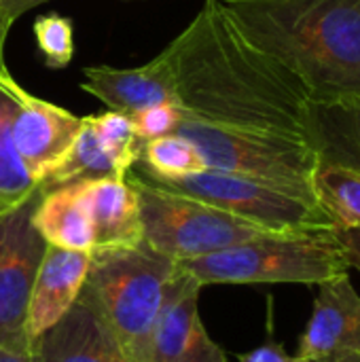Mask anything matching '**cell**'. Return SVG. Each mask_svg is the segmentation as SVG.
<instances>
[{"label":"cell","mask_w":360,"mask_h":362,"mask_svg":"<svg viewBox=\"0 0 360 362\" xmlns=\"http://www.w3.org/2000/svg\"><path fill=\"white\" fill-rule=\"evenodd\" d=\"M161 53L182 117L312 142L308 89L240 30L223 0H206Z\"/></svg>","instance_id":"1"},{"label":"cell","mask_w":360,"mask_h":362,"mask_svg":"<svg viewBox=\"0 0 360 362\" xmlns=\"http://www.w3.org/2000/svg\"><path fill=\"white\" fill-rule=\"evenodd\" d=\"M223 6L303 83L312 102L360 98V0H223Z\"/></svg>","instance_id":"2"},{"label":"cell","mask_w":360,"mask_h":362,"mask_svg":"<svg viewBox=\"0 0 360 362\" xmlns=\"http://www.w3.org/2000/svg\"><path fill=\"white\" fill-rule=\"evenodd\" d=\"M176 269L208 284H308L318 286L350 265L333 231L267 233L244 244L176 263Z\"/></svg>","instance_id":"3"},{"label":"cell","mask_w":360,"mask_h":362,"mask_svg":"<svg viewBox=\"0 0 360 362\" xmlns=\"http://www.w3.org/2000/svg\"><path fill=\"white\" fill-rule=\"evenodd\" d=\"M89 257L83 293L117 337L127 361L134 362L159 316L176 263L144 242L132 248L93 250Z\"/></svg>","instance_id":"4"},{"label":"cell","mask_w":360,"mask_h":362,"mask_svg":"<svg viewBox=\"0 0 360 362\" xmlns=\"http://www.w3.org/2000/svg\"><path fill=\"white\" fill-rule=\"evenodd\" d=\"M125 178L138 197L142 242L174 263L212 255L267 233H280L195 197L159 187L138 170H129Z\"/></svg>","instance_id":"5"},{"label":"cell","mask_w":360,"mask_h":362,"mask_svg":"<svg viewBox=\"0 0 360 362\" xmlns=\"http://www.w3.org/2000/svg\"><path fill=\"white\" fill-rule=\"evenodd\" d=\"M174 134L193 142L210 170L263 180L318 202L314 191L318 155L308 140L225 127L189 117H180Z\"/></svg>","instance_id":"6"},{"label":"cell","mask_w":360,"mask_h":362,"mask_svg":"<svg viewBox=\"0 0 360 362\" xmlns=\"http://www.w3.org/2000/svg\"><path fill=\"white\" fill-rule=\"evenodd\" d=\"M140 174L159 187L195 197L269 231L286 233L333 227L320 202L248 176H238L210 168L176 178H155L144 172Z\"/></svg>","instance_id":"7"},{"label":"cell","mask_w":360,"mask_h":362,"mask_svg":"<svg viewBox=\"0 0 360 362\" xmlns=\"http://www.w3.org/2000/svg\"><path fill=\"white\" fill-rule=\"evenodd\" d=\"M40 191L0 216V346L30 350L25 318L47 242L32 223Z\"/></svg>","instance_id":"8"},{"label":"cell","mask_w":360,"mask_h":362,"mask_svg":"<svg viewBox=\"0 0 360 362\" xmlns=\"http://www.w3.org/2000/svg\"><path fill=\"white\" fill-rule=\"evenodd\" d=\"M202 288L176 269L159 316L134 362H227L223 348L202 325L197 310Z\"/></svg>","instance_id":"9"},{"label":"cell","mask_w":360,"mask_h":362,"mask_svg":"<svg viewBox=\"0 0 360 362\" xmlns=\"http://www.w3.org/2000/svg\"><path fill=\"white\" fill-rule=\"evenodd\" d=\"M4 83L15 100L13 140L17 153L32 178L40 182L72 146L83 117L32 95L11 74L4 76Z\"/></svg>","instance_id":"10"},{"label":"cell","mask_w":360,"mask_h":362,"mask_svg":"<svg viewBox=\"0 0 360 362\" xmlns=\"http://www.w3.org/2000/svg\"><path fill=\"white\" fill-rule=\"evenodd\" d=\"M30 358L32 362H129L83 291L72 308L30 344Z\"/></svg>","instance_id":"11"},{"label":"cell","mask_w":360,"mask_h":362,"mask_svg":"<svg viewBox=\"0 0 360 362\" xmlns=\"http://www.w3.org/2000/svg\"><path fill=\"white\" fill-rule=\"evenodd\" d=\"M342 352H360V295L348 274L318 284L297 358L314 361Z\"/></svg>","instance_id":"12"},{"label":"cell","mask_w":360,"mask_h":362,"mask_svg":"<svg viewBox=\"0 0 360 362\" xmlns=\"http://www.w3.org/2000/svg\"><path fill=\"white\" fill-rule=\"evenodd\" d=\"M83 91L108 106V110L134 117L157 104H176L172 72L163 53L138 68L89 66L83 70Z\"/></svg>","instance_id":"13"},{"label":"cell","mask_w":360,"mask_h":362,"mask_svg":"<svg viewBox=\"0 0 360 362\" xmlns=\"http://www.w3.org/2000/svg\"><path fill=\"white\" fill-rule=\"evenodd\" d=\"M89 261V252L47 244L28 303L25 333L30 344L53 327L79 299L87 280Z\"/></svg>","instance_id":"14"},{"label":"cell","mask_w":360,"mask_h":362,"mask_svg":"<svg viewBox=\"0 0 360 362\" xmlns=\"http://www.w3.org/2000/svg\"><path fill=\"white\" fill-rule=\"evenodd\" d=\"M79 191L91 218L93 250L142 244L140 206L127 178L79 180Z\"/></svg>","instance_id":"15"},{"label":"cell","mask_w":360,"mask_h":362,"mask_svg":"<svg viewBox=\"0 0 360 362\" xmlns=\"http://www.w3.org/2000/svg\"><path fill=\"white\" fill-rule=\"evenodd\" d=\"M312 144L318 163L360 176V98L314 102Z\"/></svg>","instance_id":"16"},{"label":"cell","mask_w":360,"mask_h":362,"mask_svg":"<svg viewBox=\"0 0 360 362\" xmlns=\"http://www.w3.org/2000/svg\"><path fill=\"white\" fill-rule=\"evenodd\" d=\"M32 223L49 246L79 252L93 250V227L79 182L40 193L32 212Z\"/></svg>","instance_id":"17"},{"label":"cell","mask_w":360,"mask_h":362,"mask_svg":"<svg viewBox=\"0 0 360 362\" xmlns=\"http://www.w3.org/2000/svg\"><path fill=\"white\" fill-rule=\"evenodd\" d=\"M127 172L119 165L115 155L100 140L89 117H83L79 136L74 138L68 153L45 174L38 182V191H51L62 185L93 180V178H125Z\"/></svg>","instance_id":"18"},{"label":"cell","mask_w":360,"mask_h":362,"mask_svg":"<svg viewBox=\"0 0 360 362\" xmlns=\"http://www.w3.org/2000/svg\"><path fill=\"white\" fill-rule=\"evenodd\" d=\"M6 74L8 70L0 68V216L17 210L38 191L13 140L15 100L4 83Z\"/></svg>","instance_id":"19"},{"label":"cell","mask_w":360,"mask_h":362,"mask_svg":"<svg viewBox=\"0 0 360 362\" xmlns=\"http://www.w3.org/2000/svg\"><path fill=\"white\" fill-rule=\"evenodd\" d=\"M138 170L155 178H176L206 170L193 142L180 134H168L140 144Z\"/></svg>","instance_id":"20"},{"label":"cell","mask_w":360,"mask_h":362,"mask_svg":"<svg viewBox=\"0 0 360 362\" xmlns=\"http://www.w3.org/2000/svg\"><path fill=\"white\" fill-rule=\"evenodd\" d=\"M314 191L333 225L360 227V176L335 165L318 163Z\"/></svg>","instance_id":"21"},{"label":"cell","mask_w":360,"mask_h":362,"mask_svg":"<svg viewBox=\"0 0 360 362\" xmlns=\"http://www.w3.org/2000/svg\"><path fill=\"white\" fill-rule=\"evenodd\" d=\"M89 119H91L93 129L98 132L100 140L115 155L119 165L125 172H129L140 157V142L136 138L132 119L117 110H106L102 115L89 117Z\"/></svg>","instance_id":"22"},{"label":"cell","mask_w":360,"mask_h":362,"mask_svg":"<svg viewBox=\"0 0 360 362\" xmlns=\"http://www.w3.org/2000/svg\"><path fill=\"white\" fill-rule=\"evenodd\" d=\"M36 45L49 68H66L74 57V28L68 17L57 13L42 15L34 21Z\"/></svg>","instance_id":"23"},{"label":"cell","mask_w":360,"mask_h":362,"mask_svg":"<svg viewBox=\"0 0 360 362\" xmlns=\"http://www.w3.org/2000/svg\"><path fill=\"white\" fill-rule=\"evenodd\" d=\"M180 108L176 104H157V106H151L134 117L132 123H134V132H136V138L138 142H146V140H153V138H159V136H168V134H174L178 123H180Z\"/></svg>","instance_id":"24"},{"label":"cell","mask_w":360,"mask_h":362,"mask_svg":"<svg viewBox=\"0 0 360 362\" xmlns=\"http://www.w3.org/2000/svg\"><path fill=\"white\" fill-rule=\"evenodd\" d=\"M240 362H301L297 356H291L286 352V348L278 341H274L272 337L267 341H263L261 346H257L255 350L246 352L240 356Z\"/></svg>","instance_id":"25"},{"label":"cell","mask_w":360,"mask_h":362,"mask_svg":"<svg viewBox=\"0 0 360 362\" xmlns=\"http://www.w3.org/2000/svg\"><path fill=\"white\" fill-rule=\"evenodd\" d=\"M333 231L344 248V255L348 259L350 269H356L360 274V227L348 225H333Z\"/></svg>","instance_id":"26"},{"label":"cell","mask_w":360,"mask_h":362,"mask_svg":"<svg viewBox=\"0 0 360 362\" xmlns=\"http://www.w3.org/2000/svg\"><path fill=\"white\" fill-rule=\"evenodd\" d=\"M42 2H47V0H0V28H2V32L8 34L13 23L23 13H28L30 8H34Z\"/></svg>","instance_id":"27"},{"label":"cell","mask_w":360,"mask_h":362,"mask_svg":"<svg viewBox=\"0 0 360 362\" xmlns=\"http://www.w3.org/2000/svg\"><path fill=\"white\" fill-rule=\"evenodd\" d=\"M0 362H32V358H30V350L2 348V346H0Z\"/></svg>","instance_id":"28"},{"label":"cell","mask_w":360,"mask_h":362,"mask_svg":"<svg viewBox=\"0 0 360 362\" xmlns=\"http://www.w3.org/2000/svg\"><path fill=\"white\" fill-rule=\"evenodd\" d=\"M301 362H360V352H342V354H331V356Z\"/></svg>","instance_id":"29"},{"label":"cell","mask_w":360,"mask_h":362,"mask_svg":"<svg viewBox=\"0 0 360 362\" xmlns=\"http://www.w3.org/2000/svg\"><path fill=\"white\" fill-rule=\"evenodd\" d=\"M6 36H8V34H4L2 28H0V68H6V64H4V45H6Z\"/></svg>","instance_id":"30"}]
</instances>
